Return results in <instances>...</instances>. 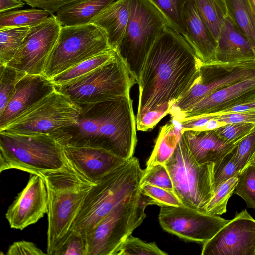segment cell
Returning <instances> with one entry per match:
<instances>
[{"instance_id": "cell-30", "label": "cell", "mask_w": 255, "mask_h": 255, "mask_svg": "<svg viewBox=\"0 0 255 255\" xmlns=\"http://www.w3.org/2000/svg\"><path fill=\"white\" fill-rule=\"evenodd\" d=\"M166 19L170 27L184 37L186 28L183 10L188 0H148Z\"/></svg>"}, {"instance_id": "cell-51", "label": "cell", "mask_w": 255, "mask_h": 255, "mask_svg": "<svg viewBox=\"0 0 255 255\" xmlns=\"http://www.w3.org/2000/svg\"></svg>"}, {"instance_id": "cell-23", "label": "cell", "mask_w": 255, "mask_h": 255, "mask_svg": "<svg viewBox=\"0 0 255 255\" xmlns=\"http://www.w3.org/2000/svg\"><path fill=\"white\" fill-rule=\"evenodd\" d=\"M130 0H117L91 20L106 33L111 49L116 51L124 35L130 15Z\"/></svg>"}, {"instance_id": "cell-1", "label": "cell", "mask_w": 255, "mask_h": 255, "mask_svg": "<svg viewBox=\"0 0 255 255\" xmlns=\"http://www.w3.org/2000/svg\"><path fill=\"white\" fill-rule=\"evenodd\" d=\"M201 61L185 38L168 26L153 43L139 81L137 130L153 129L198 78Z\"/></svg>"}, {"instance_id": "cell-9", "label": "cell", "mask_w": 255, "mask_h": 255, "mask_svg": "<svg viewBox=\"0 0 255 255\" xmlns=\"http://www.w3.org/2000/svg\"><path fill=\"white\" fill-rule=\"evenodd\" d=\"M147 206L140 191L128 196L85 234L88 255H115L123 242L142 224Z\"/></svg>"}, {"instance_id": "cell-36", "label": "cell", "mask_w": 255, "mask_h": 255, "mask_svg": "<svg viewBox=\"0 0 255 255\" xmlns=\"http://www.w3.org/2000/svg\"><path fill=\"white\" fill-rule=\"evenodd\" d=\"M233 194L240 196L248 208L255 210V165L250 163L239 175Z\"/></svg>"}, {"instance_id": "cell-47", "label": "cell", "mask_w": 255, "mask_h": 255, "mask_svg": "<svg viewBox=\"0 0 255 255\" xmlns=\"http://www.w3.org/2000/svg\"><path fill=\"white\" fill-rule=\"evenodd\" d=\"M224 125V124L218 121L215 117H213L209 120L202 131L215 130Z\"/></svg>"}, {"instance_id": "cell-17", "label": "cell", "mask_w": 255, "mask_h": 255, "mask_svg": "<svg viewBox=\"0 0 255 255\" xmlns=\"http://www.w3.org/2000/svg\"><path fill=\"white\" fill-rule=\"evenodd\" d=\"M55 89L43 74H27L17 83L6 107L0 114V129Z\"/></svg>"}, {"instance_id": "cell-50", "label": "cell", "mask_w": 255, "mask_h": 255, "mask_svg": "<svg viewBox=\"0 0 255 255\" xmlns=\"http://www.w3.org/2000/svg\"><path fill=\"white\" fill-rule=\"evenodd\" d=\"M250 0L253 2V3L254 4V5L255 7V0Z\"/></svg>"}, {"instance_id": "cell-25", "label": "cell", "mask_w": 255, "mask_h": 255, "mask_svg": "<svg viewBox=\"0 0 255 255\" xmlns=\"http://www.w3.org/2000/svg\"><path fill=\"white\" fill-rule=\"evenodd\" d=\"M182 136L181 127L168 123L162 127L146 167L164 164L172 156Z\"/></svg>"}, {"instance_id": "cell-16", "label": "cell", "mask_w": 255, "mask_h": 255, "mask_svg": "<svg viewBox=\"0 0 255 255\" xmlns=\"http://www.w3.org/2000/svg\"><path fill=\"white\" fill-rule=\"evenodd\" d=\"M49 194L44 179L32 174L26 186L9 207L5 217L11 228L23 230L47 213Z\"/></svg>"}, {"instance_id": "cell-19", "label": "cell", "mask_w": 255, "mask_h": 255, "mask_svg": "<svg viewBox=\"0 0 255 255\" xmlns=\"http://www.w3.org/2000/svg\"><path fill=\"white\" fill-rule=\"evenodd\" d=\"M63 146L65 156L70 164L85 178L94 184L126 161L102 148Z\"/></svg>"}, {"instance_id": "cell-22", "label": "cell", "mask_w": 255, "mask_h": 255, "mask_svg": "<svg viewBox=\"0 0 255 255\" xmlns=\"http://www.w3.org/2000/svg\"><path fill=\"white\" fill-rule=\"evenodd\" d=\"M181 133L193 157L200 164L217 162L237 145L220 138L214 130H184Z\"/></svg>"}, {"instance_id": "cell-43", "label": "cell", "mask_w": 255, "mask_h": 255, "mask_svg": "<svg viewBox=\"0 0 255 255\" xmlns=\"http://www.w3.org/2000/svg\"><path fill=\"white\" fill-rule=\"evenodd\" d=\"M7 255H45L33 243L22 240L14 242L8 248Z\"/></svg>"}, {"instance_id": "cell-31", "label": "cell", "mask_w": 255, "mask_h": 255, "mask_svg": "<svg viewBox=\"0 0 255 255\" xmlns=\"http://www.w3.org/2000/svg\"><path fill=\"white\" fill-rule=\"evenodd\" d=\"M29 29L23 27L0 30V65H6L12 59Z\"/></svg>"}, {"instance_id": "cell-8", "label": "cell", "mask_w": 255, "mask_h": 255, "mask_svg": "<svg viewBox=\"0 0 255 255\" xmlns=\"http://www.w3.org/2000/svg\"><path fill=\"white\" fill-rule=\"evenodd\" d=\"M135 83L136 80L116 52L114 58L94 71L55 88L80 105L127 95Z\"/></svg>"}, {"instance_id": "cell-38", "label": "cell", "mask_w": 255, "mask_h": 255, "mask_svg": "<svg viewBox=\"0 0 255 255\" xmlns=\"http://www.w3.org/2000/svg\"><path fill=\"white\" fill-rule=\"evenodd\" d=\"M52 255H88L85 235L78 231H70Z\"/></svg>"}, {"instance_id": "cell-11", "label": "cell", "mask_w": 255, "mask_h": 255, "mask_svg": "<svg viewBox=\"0 0 255 255\" xmlns=\"http://www.w3.org/2000/svg\"><path fill=\"white\" fill-rule=\"evenodd\" d=\"M81 106L55 89L0 129L17 134H49L53 136L77 123Z\"/></svg>"}, {"instance_id": "cell-42", "label": "cell", "mask_w": 255, "mask_h": 255, "mask_svg": "<svg viewBox=\"0 0 255 255\" xmlns=\"http://www.w3.org/2000/svg\"><path fill=\"white\" fill-rule=\"evenodd\" d=\"M32 7L43 9L51 15L56 13L62 7L79 0H22Z\"/></svg>"}, {"instance_id": "cell-45", "label": "cell", "mask_w": 255, "mask_h": 255, "mask_svg": "<svg viewBox=\"0 0 255 255\" xmlns=\"http://www.w3.org/2000/svg\"><path fill=\"white\" fill-rule=\"evenodd\" d=\"M254 109H255V98L249 100L234 104L225 108L216 113L208 115L216 117L221 115L245 112Z\"/></svg>"}, {"instance_id": "cell-12", "label": "cell", "mask_w": 255, "mask_h": 255, "mask_svg": "<svg viewBox=\"0 0 255 255\" xmlns=\"http://www.w3.org/2000/svg\"><path fill=\"white\" fill-rule=\"evenodd\" d=\"M158 219L166 231L180 238L202 244L229 221L184 205L161 207Z\"/></svg>"}, {"instance_id": "cell-48", "label": "cell", "mask_w": 255, "mask_h": 255, "mask_svg": "<svg viewBox=\"0 0 255 255\" xmlns=\"http://www.w3.org/2000/svg\"><path fill=\"white\" fill-rule=\"evenodd\" d=\"M250 4H251V6L252 9V12H253V14L254 15L255 25V7L254 5L253 4V3H251V2H250ZM254 50H255V45H254Z\"/></svg>"}, {"instance_id": "cell-15", "label": "cell", "mask_w": 255, "mask_h": 255, "mask_svg": "<svg viewBox=\"0 0 255 255\" xmlns=\"http://www.w3.org/2000/svg\"><path fill=\"white\" fill-rule=\"evenodd\" d=\"M216 70L213 63H201L198 78L189 91L176 101L170 109L169 114L173 120L175 121L181 114L206 96L255 76V64L238 67L219 77L215 74Z\"/></svg>"}, {"instance_id": "cell-18", "label": "cell", "mask_w": 255, "mask_h": 255, "mask_svg": "<svg viewBox=\"0 0 255 255\" xmlns=\"http://www.w3.org/2000/svg\"><path fill=\"white\" fill-rule=\"evenodd\" d=\"M255 98V76L215 91L201 99L175 121H183L216 113Z\"/></svg>"}, {"instance_id": "cell-4", "label": "cell", "mask_w": 255, "mask_h": 255, "mask_svg": "<svg viewBox=\"0 0 255 255\" xmlns=\"http://www.w3.org/2000/svg\"><path fill=\"white\" fill-rule=\"evenodd\" d=\"M143 172L133 157L105 175L89 190L70 231L85 235L128 196L139 191Z\"/></svg>"}, {"instance_id": "cell-41", "label": "cell", "mask_w": 255, "mask_h": 255, "mask_svg": "<svg viewBox=\"0 0 255 255\" xmlns=\"http://www.w3.org/2000/svg\"><path fill=\"white\" fill-rule=\"evenodd\" d=\"M255 153V131L243 137L235 148V160L243 170L251 162Z\"/></svg>"}, {"instance_id": "cell-39", "label": "cell", "mask_w": 255, "mask_h": 255, "mask_svg": "<svg viewBox=\"0 0 255 255\" xmlns=\"http://www.w3.org/2000/svg\"><path fill=\"white\" fill-rule=\"evenodd\" d=\"M214 131L220 138L238 144L245 136L255 131V125L250 123L225 124Z\"/></svg>"}, {"instance_id": "cell-44", "label": "cell", "mask_w": 255, "mask_h": 255, "mask_svg": "<svg viewBox=\"0 0 255 255\" xmlns=\"http://www.w3.org/2000/svg\"><path fill=\"white\" fill-rule=\"evenodd\" d=\"M215 118L224 125L239 123H250L255 125V109L221 115Z\"/></svg>"}, {"instance_id": "cell-37", "label": "cell", "mask_w": 255, "mask_h": 255, "mask_svg": "<svg viewBox=\"0 0 255 255\" xmlns=\"http://www.w3.org/2000/svg\"><path fill=\"white\" fill-rule=\"evenodd\" d=\"M235 147L222 159L214 163L213 191L220 184L234 176L239 175L242 171L235 160Z\"/></svg>"}, {"instance_id": "cell-6", "label": "cell", "mask_w": 255, "mask_h": 255, "mask_svg": "<svg viewBox=\"0 0 255 255\" xmlns=\"http://www.w3.org/2000/svg\"><path fill=\"white\" fill-rule=\"evenodd\" d=\"M168 26L166 19L148 0H130V15L116 52L137 83L146 57L157 37Z\"/></svg>"}, {"instance_id": "cell-32", "label": "cell", "mask_w": 255, "mask_h": 255, "mask_svg": "<svg viewBox=\"0 0 255 255\" xmlns=\"http://www.w3.org/2000/svg\"><path fill=\"white\" fill-rule=\"evenodd\" d=\"M238 177L237 175L229 179L214 189L213 195L207 205L206 213L221 215L226 212L228 200L233 194Z\"/></svg>"}, {"instance_id": "cell-14", "label": "cell", "mask_w": 255, "mask_h": 255, "mask_svg": "<svg viewBox=\"0 0 255 255\" xmlns=\"http://www.w3.org/2000/svg\"><path fill=\"white\" fill-rule=\"evenodd\" d=\"M255 219L246 209L237 213L203 244L201 255H255Z\"/></svg>"}, {"instance_id": "cell-13", "label": "cell", "mask_w": 255, "mask_h": 255, "mask_svg": "<svg viewBox=\"0 0 255 255\" xmlns=\"http://www.w3.org/2000/svg\"><path fill=\"white\" fill-rule=\"evenodd\" d=\"M61 26L53 14L42 23L30 27L22 44L6 65L28 74H43Z\"/></svg>"}, {"instance_id": "cell-35", "label": "cell", "mask_w": 255, "mask_h": 255, "mask_svg": "<svg viewBox=\"0 0 255 255\" xmlns=\"http://www.w3.org/2000/svg\"><path fill=\"white\" fill-rule=\"evenodd\" d=\"M154 242H146L131 235L119 247L115 255H167Z\"/></svg>"}, {"instance_id": "cell-40", "label": "cell", "mask_w": 255, "mask_h": 255, "mask_svg": "<svg viewBox=\"0 0 255 255\" xmlns=\"http://www.w3.org/2000/svg\"><path fill=\"white\" fill-rule=\"evenodd\" d=\"M142 183H148L174 192L173 183L164 164L146 167L144 170L141 179Z\"/></svg>"}, {"instance_id": "cell-10", "label": "cell", "mask_w": 255, "mask_h": 255, "mask_svg": "<svg viewBox=\"0 0 255 255\" xmlns=\"http://www.w3.org/2000/svg\"><path fill=\"white\" fill-rule=\"evenodd\" d=\"M111 50L105 32L93 23L61 26L43 74L51 79L83 61Z\"/></svg>"}, {"instance_id": "cell-5", "label": "cell", "mask_w": 255, "mask_h": 255, "mask_svg": "<svg viewBox=\"0 0 255 255\" xmlns=\"http://www.w3.org/2000/svg\"><path fill=\"white\" fill-rule=\"evenodd\" d=\"M68 163L63 145L50 134L0 131V173L15 169L41 175Z\"/></svg>"}, {"instance_id": "cell-46", "label": "cell", "mask_w": 255, "mask_h": 255, "mask_svg": "<svg viewBox=\"0 0 255 255\" xmlns=\"http://www.w3.org/2000/svg\"><path fill=\"white\" fill-rule=\"evenodd\" d=\"M25 4L22 0H0V13L21 8Z\"/></svg>"}, {"instance_id": "cell-26", "label": "cell", "mask_w": 255, "mask_h": 255, "mask_svg": "<svg viewBox=\"0 0 255 255\" xmlns=\"http://www.w3.org/2000/svg\"><path fill=\"white\" fill-rule=\"evenodd\" d=\"M196 7L211 35L217 42L228 15L224 0H193Z\"/></svg>"}, {"instance_id": "cell-2", "label": "cell", "mask_w": 255, "mask_h": 255, "mask_svg": "<svg viewBox=\"0 0 255 255\" xmlns=\"http://www.w3.org/2000/svg\"><path fill=\"white\" fill-rule=\"evenodd\" d=\"M132 103L129 93L80 105L82 112L77 123L53 136L63 146L102 148L124 160L130 159L137 142Z\"/></svg>"}, {"instance_id": "cell-34", "label": "cell", "mask_w": 255, "mask_h": 255, "mask_svg": "<svg viewBox=\"0 0 255 255\" xmlns=\"http://www.w3.org/2000/svg\"><path fill=\"white\" fill-rule=\"evenodd\" d=\"M139 191L148 205H156L161 207L183 205L174 192L165 189L142 183Z\"/></svg>"}, {"instance_id": "cell-29", "label": "cell", "mask_w": 255, "mask_h": 255, "mask_svg": "<svg viewBox=\"0 0 255 255\" xmlns=\"http://www.w3.org/2000/svg\"><path fill=\"white\" fill-rule=\"evenodd\" d=\"M224 1L228 15L249 37L254 48L255 43V25L250 0H224Z\"/></svg>"}, {"instance_id": "cell-49", "label": "cell", "mask_w": 255, "mask_h": 255, "mask_svg": "<svg viewBox=\"0 0 255 255\" xmlns=\"http://www.w3.org/2000/svg\"><path fill=\"white\" fill-rule=\"evenodd\" d=\"M250 163H252V164H255V153L251 160V161L250 162Z\"/></svg>"}, {"instance_id": "cell-20", "label": "cell", "mask_w": 255, "mask_h": 255, "mask_svg": "<svg viewBox=\"0 0 255 255\" xmlns=\"http://www.w3.org/2000/svg\"><path fill=\"white\" fill-rule=\"evenodd\" d=\"M254 60L255 52L250 39L228 15L217 41L215 62L248 65Z\"/></svg>"}, {"instance_id": "cell-33", "label": "cell", "mask_w": 255, "mask_h": 255, "mask_svg": "<svg viewBox=\"0 0 255 255\" xmlns=\"http://www.w3.org/2000/svg\"><path fill=\"white\" fill-rule=\"evenodd\" d=\"M0 114L10 99L18 82L27 74L6 65H0Z\"/></svg>"}, {"instance_id": "cell-21", "label": "cell", "mask_w": 255, "mask_h": 255, "mask_svg": "<svg viewBox=\"0 0 255 255\" xmlns=\"http://www.w3.org/2000/svg\"><path fill=\"white\" fill-rule=\"evenodd\" d=\"M186 34L184 37L202 63L215 61L217 42L201 17L193 0H188L183 10Z\"/></svg>"}, {"instance_id": "cell-28", "label": "cell", "mask_w": 255, "mask_h": 255, "mask_svg": "<svg viewBox=\"0 0 255 255\" xmlns=\"http://www.w3.org/2000/svg\"><path fill=\"white\" fill-rule=\"evenodd\" d=\"M51 15L47 11L36 8L1 13L0 30L9 28H30L42 23Z\"/></svg>"}, {"instance_id": "cell-27", "label": "cell", "mask_w": 255, "mask_h": 255, "mask_svg": "<svg viewBox=\"0 0 255 255\" xmlns=\"http://www.w3.org/2000/svg\"><path fill=\"white\" fill-rule=\"evenodd\" d=\"M111 50L79 63L50 79L55 86H60L81 77L105 64L116 56Z\"/></svg>"}, {"instance_id": "cell-3", "label": "cell", "mask_w": 255, "mask_h": 255, "mask_svg": "<svg viewBox=\"0 0 255 255\" xmlns=\"http://www.w3.org/2000/svg\"><path fill=\"white\" fill-rule=\"evenodd\" d=\"M41 176L45 181L49 194L47 254L52 255L69 233L85 197L95 184L85 178L69 162L61 169Z\"/></svg>"}, {"instance_id": "cell-24", "label": "cell", "mask_w": 255, "mask_h": 255, "mask_svg": "<svg viewBox=\"0 0 255 255\" xmlns=\"http://www.w3.org/2000/svg\"><path fill=\"white\" fill-rule=\"evenodd\" d=\"M116 0H79L62 7L55 15L62 26L86 24Z\"/></svg>"}, {"instance_id": "cell-7", "label": "cell", "mask_w": 255, "mask_h": 255, "mask_svg": "<svg viewBox=\"0 0 255 255\" xmlns=\"http://www.w3.org/2000/svg\"><path fill=\"white\" fill-rule=\"evenodd\" d=\"M174 193L183 205L206 212L213 195L214 163L199 164L181 136L172 156L164 163Z\"/></svg>"}]
</instances>
